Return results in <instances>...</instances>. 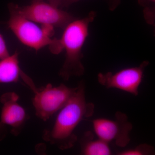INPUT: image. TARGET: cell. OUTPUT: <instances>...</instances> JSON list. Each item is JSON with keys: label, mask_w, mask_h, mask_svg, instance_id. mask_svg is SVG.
<instances>
[{"label": "cell", "mask_w": 155, "mask_h": 155, "mask_svg": "<svg viewBox=\"0 0 155 155\" xmlns=\"http://www.w3.org/2000/svg\"><path fill=\"white\" fill-rule=\"evenodd\" d=\"M94 107V104L87 101L85 86L83 82H81L68 102L59 110L53 127L45 130L44 140L62 150L71 148L77 140L75 129L84 119L92 116Z\"/></svg>", "instance_id": "cell-1"}, {"label": "cell", "mask_w": 155, "mask_h": 155, "mask_svg": "<svg viewBox=\"0 0 155 155\" xmlns=\"http://www.w3.org/2000/svg\"><path fill=\"white\" fill-rule=\"evenodd\" d=\"M95 17V13L92 11L84 18L74 19L64 28L63 35L59 39L63 50L66 51L65 61L59 72L64 80L84 73L81 62L82 48L88 36L89 26Z\"/></svg>", "instance_id": "cell-2"}, {"label": "cell", "mask_w": 155, "mask_h": 155, "mask_svg": "<svg viewBox=\"0 0 155 155\" xmlns=\"http://www.w3.org/2000/svg\"><path fill=\"white\" fill-rule=\"evenodd\" d=\"M8 8L10 13L8 27L19 41L36 51L47 46L51 53L55 51L59 39L52 38L54 33V27L39 26L36 22L23 17L15 8L14 3H10Z\"/></svg>", "instance_id": "cell-3"}, {"label": "cell", "mask_w": 155, "mask_h": 155, "mask_svg": "<svg viewBox=\"0 0 155 155\" xmlns=\"http://www.w3.org/2000/svg\"><path fill=\"white\" fill-rule=\"evenodd\" d=\"M22 78L33 91L34 95L32 104L35 114L43 121H47L59 111L68 102L76 89V87H69L64 84L57 87L48 84L46 86L38 88L26 74Z\"/></svg>", "instance_id": "cell-4"}, {"label": "cell", "mask_w": 155, "mask_h": 155, "mask_svg": "<svg viewBox=\"0 0 155 155\" xmlns=\"http://www.w3.org/2000/svg\"><path fill=\"white\" fill-rule=\"evenodd\" d=\"M14 5L17 12L23 17L41 25L64 29L75 19L68 12L44 1L34 2L30 5L24 6L14 3Z\"/></svg>", "instance_id": "cell-5"}, {"label": "cell", "mask_w": 155, "mask_h": 155, "mask_svg": "<svg viewBox=\"0 0 155 155\" xmlns=\"http://www.w3.org/2000/svg\"><path fill=\"white\" fill-rule=\"evenodd\" d=\"M92 124L97 137L109 143L114 142L117 146L124 147L130 142L133 126L122 112H116L115 120L98 118L93 120Z\"/></svg>", "instance_id": "cell-6"}, {"label": "cell", "mask_w": 155, "mask_h": 155, "mask_svg": "<svg viewBox=\"0 0 155 155\" xmlns=\"http://www.w3.org/2000/svg\"><path fill=\"white\" fill-rule=\"evenodd\" d=\"M148 64V61H143L138 67L126 68L114 73L101 72L97 75L98 81L107 88L118 89L137 96L145 69Z\"/></svg>", "instance_id": "cell-7"}, {"label": "cell", "mask_w": 155, "mask_h": 155, "mask_svg": "<svg viewBox=\"0 0 155 155\" xmlns=\"http://www.w3.org/2000/svg\"><path fill=\"white\" fill-rule=\"evenodd\" d=\"M19 97L14 92H8L2 95L1 122L11 127V133L17 136L22 130L28 119L25 109L18 103Z\"/></svg>", "instance_id": "cell-8"}, {"label": "cell", "mask_w": 155, "mask_h": 155, "mask_svg": "<svg viewBox=\"0 0 155 155\" xmlns=\"http://www.w3.org/2000/svg\"><path fill=\"white\" fill-rule=\"evenodd\" d=\"M19 54L16 51L13 54L0 60V83L19 81L23 72L19 66Z\"/></svg>", "instance_id": "cell-9"}, {"label": "cell", "mask_w": 155, "mask_h": 155, "mask_svg": "<svg viewBox=\"0 0 155 155\" xmlns=\"http://www.w3.org/2000/svg\"><path fill=\"white\" fill-rule=\"evenodd\" d=\"M81 153L84 155H110L112 152L108 143L98 137L94 139L92 132L88 131L81 140Z\"/></svg>", "instance_id": "cell-10"}, {"label": "cell", "mask_w": 155, "mask_h": 155, "mask_svg": "<svg viewBox=\"0 0 155 155\" xmlns=\"http://www.w3.org/2000/svg\"><path fill=\"white\" fill-rule=\"evenodd\" d=\"M153 147L147 144H142L132 149L125 150L118 153L119 155H148L155 154Z\"/></svg>", "instance_id": "cell-11"}, {"label": "cell", "mask_w": 155, "mask_h": 155, "mask_svg": "<svg viewBox=\"0 0 155 155\" xmlns=\"http://www.w3.org/2000/svg\"><path fill=\"white\" fill-rule=\"evenodd\" d=\"M10 55L5 38L0 33V60Z\"/></svg>", "instance_id": "cell-12"}, {"label": "cell", "mask_w": 155, "mask_h": 155, "mask_svg": "<svg viewBox=\"0 0 155 155\" xmlns=\"http://www.w3.org/2000/svg\"><path fill=\"white\" fill-rule=\"evenodd\" d=\"M81 0H61L60 8H68L70 5Z\"/></svg>", "instance_id": "cell-13"}, {"label": "cell", "mask_w": 155, "mask_h": 155, "mask_svg": "<svg viewBox=\"0 0 155 155\" xmlns=\"http://www.w3.org/2000/svg\"><path fill=\"white\" fill-rule=\"evenodd\" d=\"M47 1H48V3H50L51 5H52L58 8H60L61 0H47ZM40 1H44V0H31V2H40Z\"/></svg>", "instance_id": "cell-14"}, {"label": "cell", "mask_w": 155, "mask_h": 155, "mask_svg": "<svg viewBox=\"0 0 155 155\" xmlns=\"http://www.w3.org/2000/svg\"><path fill=\"white\" fill-rule=\"evenodd\" d=\"M5 125L0 121V140L5 136Z\"/></svg>", "instance_id": "cell-15"}, {"label": "cell", "mask_w": 155, "mask_h": 155, "mask_svg": "<svg viewBox=\"0 0 155 155\" xmlns=\"http://www.w3.org/2000/svg\"><path fill=\"white\" fill-rule=\"evenodd\" d=\"M149 1H151V2H153L155 3V0H149Z\"/></svg>", "instance_id": "cell-16"}]
</instances>
